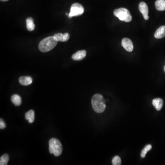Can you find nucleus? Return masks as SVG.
<instances>
[{"label":"nucleus","mask_w":165,"mask_h":165,"mask_svg":"<svg viewBox=\"0 0 165 165\" xmlns=\"http://www.w3.org/2000/svg\"><path fill=\"white\" fill-rule=\"evenodd\" d=\"M11 102L16 106H20L22 104V99L19 95L15 94L11 97Z\"/></svg>","instance_id":"4468645a"},{"label":"nucleus","mask_w":165,"mask_h":165,"mask_svg":"<svg viewBox=\"0 0 165 165\" xmlns=\"http://www.w3.org/2000/svg\"><path fill=\"white\" fill-rule=\"evenodd\" d=\"M6 127V124L5 123L1 118L0 120V128L1 129H3L5 128Z\"/></svg>","instance_id":"aec40b11"},{"label":"nucleus","mask_w":165,"mask_h":165,"mask_svg":"<svg viewBox=\"0 0 165 165\" xmlns=\"http://www.w3.org/2000/svg\"><path fill=\"white\" fill-rule=\"evenodd\" d=\"M35 114L34 111L31 110L26 113L25 115V118L30 123H33L34 122L35 118Z\"/></svg>","instance_id":"f8f14e48"},{"label":"nucleus","mask_w":165,"mask_h":165,"mask_svg":"<svg viewBox=\"0 0 165 165\" xmlns=\"http://www.w3.org/2000/svg\"><path fill=\"white\" fill-rule=\"evenodd\" d=\"M54 38L56 41H62L64 42V34L61 33H56L53 36Z\"/></svg>","instance_id":"a211bd4d"},{"label":"nucleus","mask_w":165,"mask_h":165,"mask_svg":"<svg viewBox=\"0 0 165 165\" xmlns=\"http://www.w3.org/2000/svg\"><path fill=\"white\" fill-rule=\"evenodd\" d=\"M83 12L84 8L82 5L78 3H75L72 5L69 17L71 18L73 17L79 16L83 14Z\"/></svg>","instance_id":"39448f33"},{"label":"nucleus","mask_w":165,"mask_h":165,"mask_svg":"<svg viewBox=\"0 0 165 165\" xmlns=\"http://www.w3.org/2000/svg\"><path fill=\"white\" fill-rule=\"evenodd\" d=\"M9 160V155L7 154H4L0 158V165H7L8 161Z\"/></svg>","instance_id":"dca6fc26"},{"label":"nucleus","mask_w":165,"mask_h":165,"mask_svg":"<svg viewBox=\"0 0 165 165\" xmlns=\"http://www.w3.org/2000/svg\"><path fill=\"white\" fill-rule=\"evenodd\" d=\"M122 45L127 51L132 52L134 50L133 42L128 38H123L122 41Z\"/></svg>","instance_id":"0eeeda50"},{"label":"nucleus","mask_w":165,"mask_h":165,"mask_svg":"<svg viewBox=\"0 0 165 165\" xmlns=\"http://www.w3.org/2000/svg\"><path fill=\"white\" fill-rule=\"evenodd\" d=\"M32 78L31 77L22 76L19 78V82L21 85L28 86L32 83Z\"/></svg>","instance_id":"1a4fd4ad"},{"label":"nucleus","mask_w":165,"mask_h":165,"mask_svg":"<svg viewBox=\"0 0 165 165\" xmlns=\"http://www.w3.org/2000/svg\"><path fill=\"white\" fill-rule=\"evenodd\" d=\"M91 104L93 109L97 113H103L106 108L105 100L100 94H96L93 96Z\"/></svg>","instance_id":"f257e3e1"},{"label":"nucleus","mask_w":165,"mask_h":165,"mask_svg":"<svg viewBox=\"0 0 165 165\" xmlns=\"http://www.w3.org/2000/svg\"><path fill=\"white\" fill-rule=\"evenodd\" d=\"M154 36L156 39H162L165 37V26L160 27L155 31Z\"/></svg>","instance_id":"9d476101"},{"label":"nucleus","mask_w":165,"mask_h":165,"mask_svg":"<svg viewBox=\"0 0 165 165\" xmlns=\"http://www.w3.org/2000/svg\"><path fill=\"white\" fill-rule=\"evenodd\" d=\"M69 38L70 35L69 33H64V42L68 41L69 39Z\"/></svg>","instance_id":"412c9836"},{"label":"nucleus","mask_w":165,"mask_h":165,"mask_svg":"<svg viewBox=\"0 0 165 165\" xmlns=\"http://www.w3.org/2000/svg\"><path fill=\"white\" fill-rule=\"evenodd\" d=\"M139 8L141 13L143 15L145 20H148L149 19V17L148 16L149 9L146 4L144 2H141L139 4Z\"/></svg>","instance_id":"423d86ee"},{"label":"nucleus","mask_w":165,"mask_h":165,"mask_svg":"<svg viewBox=\"0 0 165 165\" xmlns=\"http://www.w3.org/2000/svg\"><path fill=\"white\" fill-rule=\"evenodd\" d=\"M27 29L29 31H32L35 29V25L34 24V21L33 19L32 18H28L26 20Z\"/></svg>","instance_id":"2eb2a0df"},{"label":"nucleus","mask_w":165,"mask_h":165,"mask_svg":"<svg viewBox=\"0 0 165 165\" xmlns=\"http://www.w3.org/2000/svg\"><path fill=\"white\" fill-rule=\"evenodd\" d=\"M114 15L120 20L125 22L132 21V17L129 11L125 8H120L114 11Z\"/></svg>","instance_id":"20e7f679"},{"label":"nucleus","mask_w":165,"mask_h":165,"mask_svg":"<svg viewBox=\"0 0 165 165\" xmlns=\"http://www.w3.org/2000/svg\"><path fill=\"white\" fill-rule=\"evenodd\" d=\"M152 104L157 111H160L163 105V101L161 98H156L153 100Z\"/></svg>","instance_id":"9b49d317"},{"label":"nucleus","mask_w":165,"mask_h":165,"mask_svg":"<svg viewBox=\"0 0 165 165\" xmlns=\"http://www.w3.org/2000/svg\"><path fill=\"white\" fill-rule=\"evenodd\" d=\"M112 163L114 165H120L121 164V160L118 156H114L112 160Z\"/></svg>","instance_id":"6ab92c4d"},{"label":"nucleus","mask_w":165,"mask_h":165,"mask_svg":"<svg viewBox=\"0 0 165 165\" xmlns=\"http://www.w3.org/2000/svg\"><path fill=\"white\" fill-rule=\"evenodd\" d=\"M151 149H152L151 145H147L146 146L144 149L142 150L140 155L141 157L142 158H145L147 152L149 151Z\"/></svg>","instance_id":"f3484780"},{"label":"nucleus","mask_w":165,"mask_h":165,"mask_svg":"<svg viewBox=\"0 0 165 165\" xmlns=\"http://www.w3.org/2000/svg\"><path fill=\"white\" fill-rule=\"evenodd\" d=\"M57 41H56L53 36H49L43 39L39 44V49L41 52H47L50 51L57 45Z\"/></svg>","instance_id":"f03ea898"},{"label":"nucleus","mask_w":165,"mask_h":165,"mask_svg":"<svg viewBox=\"0 0 165 165\" xmlns=\"http://www.w3.org/2000/svg\"><path fill=\"white\" fill-rule=\"evenodd\" d=\"M164 70L165 72V66H164Z\"/></svg>","instance_id":"5701e85b"},{"label":"nucleus","mask_w":165,"mask_h":165,"mask_svg":"<svg viewBox=\"0 0 165 165\" xmlns=\"http://www.w3.org/2000/svg\"><path fill=\"white\" fill-rule=\"evenodd\" d=\"M49 152L55 156H59L62 154V146L60 141L55 138H52L49 142Z\"/></svg>","instance_id":"7ed1b4c3"},{"label":"nucleus","mask_w":165,"mask_h":165,"mask_svg":"<svg viewBox=\"0 0 165 165\" xmlns=\"http://www.w3.org/2000/svg\"><path fill=\"white\" fill-rule=\"evenodd\" d=\"M86 55V51L85 50L79 51L73 55L72 58L75 61H80L82 60Z\"/></svg>","instance_id":"6e6552de"},{"label":"nucleus","mask_w":165,"mask_h":165,"mask_svg":"<svg viewBox=\"0 0 165 165\" xmlns=\"http://www.w3.org/2000/svg\"><path fill=\"white\" fill-rule=\"evenodd\" d=\"M8 0H1V1L2 2H7V1H8Z\"/></svg>","instance_id":"4be33fe9"},{"label":"nucleus","mask_w":165,"mask_h":165,"mask_svg":"<svg viewBox=\"0 0 165 165\" xmlns=\"http://www.w3.org/2000/svg\"><path fill=\"white\" fill-rule=\"evenodd\" d=\"M155 6L157 10H165V0H157L155 2Z\"/></svg>","instance_id":"ddd939ff"}]
</instances>
